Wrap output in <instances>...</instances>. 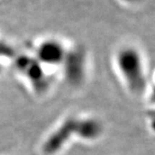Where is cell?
I'll return each mask as SVG.
<instances>
[{
	"label": "cell",
	"instance_id": "cell-1",
	"mask_svg": "<svg viewBox=\"0 0 155 155\" xmlns=\"http://www.w3.org/2000/svg\"><path fill=\"white\" fill-rule=\"evenodd\" d=\"M118 74L130 93L137 96L144 94L148 85L146 61L136 46L119 48L114 57Z\"/></svg>",
	"mask_w": 155,
	"mask_h": 155
},
{
	"label": "cell",
	"instance_id": "cell-3",
	"mask_svg": "<svg viewBox=\"0 0 155 155\" xmlns=\"http://www.w3.org/2000/svg\"><path fill=\"white\" fill-rule=\"evenodd\" d=\"M120 1L127 6H135V5H138L143 0H120Z\"/></svg>",
	"mask_w": 155,
	"mask_h": 155
},
{
	"label": "cell",
	"instance_id": "cell-2",
	"mask_svg": "<svg viewBox=\"0 0 155 155\" xmlns=\"http://www.w3.org/2000/svg\"><path fill=\"white\" fill-rule=\"evenodd\" d=\"M68 50L61 39L51 37L43 38L38 42L35 50V55L42 64L59 65L63 64Z\"/></svg>",
	"mask_w": 155,
	"mask_h": 155
}]
</instances>
